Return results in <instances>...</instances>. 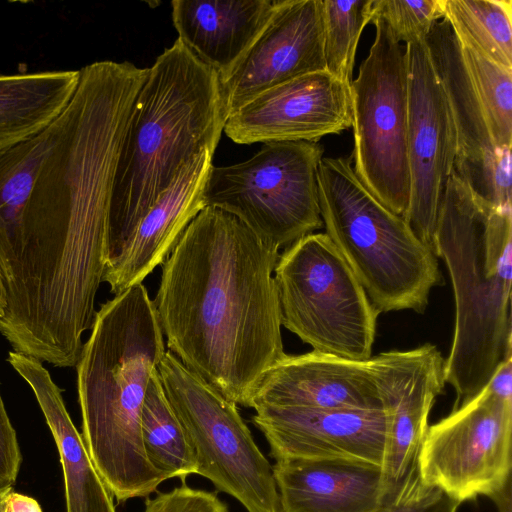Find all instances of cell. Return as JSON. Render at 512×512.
Masks as SVG:
<instances>
[{
	"mask_svg": "<svg viewBox=\"0 0 512 512\" xmlns=\"http://www.w3.org/2000/svg\"><path fill=\"white\" fill-rule=\"evenodd\" d=\"M351 125L350 84L318 71L251 99L227 118L223 132L237 144L317 142Z\"/></svg>",
	"mask_w": 512,
	"mask_h": 512,
	"instance_id": "15",
	"label": "cell"
},
{
	"mask_svg": "<svg viewBox=\"0 0 512 512\" xmlns=\"http://www.w3.org/2000/svg\"><path fill=\"white\" fill-rule=\"evenodd\" d=\"M3 512H42V508L36 499L11 489L7 494Z\"/></svg>",
	"mask_w": 512,
	"mask_h": 512,
	"instance_id": "33",
	"label": "cell"
},
{
	"mask_svg": "<svg viewBox=\"0 0 512 512\" xmlns=\"http://www.w3.org/2000/svg\"><path fill=\"white\" fill-rule=\"evenodd\" d=\"M373 0H322L326 71L350 84L356 50L364 27L371 22Z\"/></svg>",
	"mask_w": 512,
	"mask_h": 512,
	"instance_id": "28",
	"label": "cell"
},
{
	"mask_svg": "<svg viewBox=\"0 0 512 512\" xmlns=\"http://www.w3.org/2000/svg\"><path fill=\"white\" fill-rule=\"evenodd\" d=\"M425 43L455 124L457 152L453 172L486 202L512 207L511 150L497 146L463 62L458 39L445 18L434 23Z\"/></svg>",
	"mask_w": 512,
	"mask_h": 512,
	"instance_id": "14",
	"label": "cell"
},
{
	"mask_svg": "<svg viewBox=\"0 0 512 512\" xmlns=\"http://www.w3.org/2000/svg\"><path fill=\"white\" fill-rule=\"evenodd\" d=\"M144 512H229L216 492L191 488L182 482L168 492L145 499Z\"/></svg>",
	"mask_w": 512,
	"mask_h": 512,
	"instance_id": "30",
	"label": "cell"
},
{
	"mask_svg": "<svg viewBox=\"0 0 512 512\" xmlns=\"http://www.w3.org/2000/svg\"><path fill=\"white\" fill-rule=\"evenodd\" d=\"M406 49L410 197L403 218L433 250L441 199L454 171L456 129L447 94L434 69L425 39L406 44Z\"/></svg>",
	"mask_w": 512,
	"mask_h": 512,
	"instance_id": "13",
	"label": "cell"
},
{
	"mask_svg": "<svg viewBox=\"0 0 512 512\" xmlns=\"http://www.w3.org/2000/svg\"><path fill=\"white\" fill-rule=\"evenodd\" d=\"M7 361L32 389L55 440L63 470L66 511L116 512L113 497L69 416L62 389L41 361L15 351L8 353Z\"/></svg>",
	"mask_w": 512,
	"mask_h": 512,
	"instance_id": "22",
	"label": "cell"
},
{
	"mask_svg": "<svg viewBox=\"0 0 512 512\" xmlns=\"http://www.w3.org/2000/svg\"><path fill=\"white\" fill-rule=\"evenodd\" d=\"M385 410L370 359L354 361L311 351L285 355L262 377L250 408Z\"/></svg>",
	"mask_w": 512,
	"mask_h": 512,
	"instance_id": "19",
	"label": "cell"
},
{
	"mask_svg": "<svg viewBox=\"0 0 512 512\" xmlns=\"http://www.w3.org/2000/svg\"><path fill=\"white\" fill-rule=\"evenodd\" d=\"M167 399L194 449L198 472L247 512H281L272 465L237 405L188 370L170 351L158 365Z\"/></svg>",
	"mask_w": 512,
	"mask_h": 512,
	"instance_id": "9",
	"label": "cell"
},
{
	"mask_svg": "<svg viewBox=\"0 0 512 512\" xmlns=\"http://www.w3.org/2000/svg\"><path fill=\"white\" fill-rule=\"evenodd\" d=\"M372 23L374 41L350 83L353 168L384 206L403 217L410 197L407 49L384 20Z\"/></svg>",
	"mask_w": 512,
	"mask_h": 512,
	"instance_id": "10",
	"label": "cell"
},
{
	"mask_svg": "<svg viewBox=\"0 0 512 512\" xmlns=\"http://www.w3.org/2000/svg\"><path fill=\"white\" fill-rule=\"evenodd\" d=\"M444 17V0H373L371 22H386L402 44L425 39L430 29Z\"/></svg>",
	"mask_w": 512,
	"mask_h": 512,
	"instance_id": "29",
	"label": "cell"
},
{
	"mask_svg": "<svg viewBox=\"0 0 512 512\" xmlns=\"http://www.w3.org/2000/svg\"><path fill=\"white\" fill-rule=\"evenodd\" d=\"M491 499L496 503L499 512H511V484Z\"/></svg>",
	"mask_w": 512,
	"mask_h": 512,
	"instance_id": "34",
	"label": "cell"
},
{
	"mask_svg": "<svg viewBox=\"0 0 512 512\" xmlns=\"http://www.w3.org/2000/svg\"><path fill=\"white\" fill-rule=\"evenodd\" d=\"M512 398L486 385L429 426L419 455L425 487L459 502L490 499L511 484Z\"/></svg>",
	"mask_w": 512,
	"mask_h": 512,
	"instance_id": "11",
	"label": "cell"
},
{
	"mask_svg": "<svg viewBox=\"0 0 512 512\" xmlns=\"http://www.w3.org/2000/svg\"><path fill=\"white\" fill-rule=\"evenodd\" d=\"M90 330L75 366L85 446L119 503L147 498L167 479L149 463L141 437L148 383L166 352L146 287L103 303Z\"/></svg>",
	"mask_w": 512,
	"mask_h": 512,
	"instance_id": "3",
	"label": "cell"
},
{
	"mask_svg": "<svg viewBox=\"0 0 512 512\" xmlns=\"http://www.w3.org/2000/svg\"><path fill=\"white\" fill-rule=\"evenodd\" d=\"M281 512H378L381 467L350 461L277 460Z\"/></svg>",
	"mask_w": 512,
	"mask_h": 512,
	"instance_id": "21",
	"label": "cell"
},
{
	"mask_svg": "<svg viewBox=\"0 0 512 512\" xmlns=\"http://www.w3.org/2000/svg\"><path fill=\"white\" fill-rule=\"evenodd\" d=\"M6 290L3 282V277L0 268V320L4 317L6 311Z\"/></svg>",
	"mask_w": 512,
	"mask_h": 512,
	"instance_id": "35",
	"label": "cell"
},
{
	"mask_svg": "<svg viewBox=\"0 0 512 512\" xmlns=\"http://www.w3.org/2000/svg\"><path fill=\"white\" fill-rule=\"evenodd\" d=\"M21 461L16 432L0 393V491L12 488L16 482Z\"/></svg>",
	"mask_w": 512,
	"mask_h": 512,
	"instance_id": "31",
	"label": "cell"
},
{
	"mask_svg": "<svg viewBox=\"0 0 512 512\" xmlns=\"http://www.w3.org/2000/svg\"><path fill=\"white\" fill-rule=\"evenodd\" d=\"M11 489H12V488L7 489V490H4V491H0V512H3V509H4V505H5V500H6L7 494L9 493V491H10Z\"/></svg>",
	"mask_w": 512,
	"mask_h": 512,
	"instance_id": "36",
	"label": "cell"
},
{
	"mask_svg": "<svg viewBox=\"0 0 512 512\" xmlns=\"http://www.w3.org/2000/svg\"><path fill=\"white\" fill-rule=\"evenodd\" d=\"M276 2L174 0L172 21L178 39L223 82L269 21Z\"/></svg>",
	"mask_w": 512,
	"mask_h": 512,
	"instance_id": "20",
	"label": "cell"
},
{
	"mask_svg": "<svg viewBox=\"0 0 512 512\" xmlns=\"http://www.w3.org/2000/svg\"><path fill=\"white\" fill-rule=\"evenodd\" d=\"M352 155L322 157L317 174L327 236L349 265L377 312H423L442 284L438 258L406 220L361 182Z\"/></svg>",
	"mask_w": 512,
	"mask_h": 512,
	"instance_id": "6",
	"label": "cell"
},
{
	"mask_svg": "<svg viewBox=\"0 0 512 512\" xmlns=\"http://www.w3.org/2000/svg\"><path fill=\"white\" fill-rule=\"evenodd\" d=\"M277 248L237 216L205 206L162 264L154 305L170 351L224 397L250 408L285 355Z\"/></svg>",
	"mask_w": 512,
	"mask_h": 512,
	"instance_id": "2",
	"label": "cell"
},
{
	"mask_svg": "<svg viewBox=\"0 0 512 512\" xmlns=\"http://www.w3.org/2000/svg\"><path fill=\"white\" fill-rule=\"evenodd\" d=\"M147 74L127 61L79 70L16 232L0 254L10 321L71 339L92 327L118 158Z\"/></svg>",
	"mask_w": 512,
	"mask_h": 512,
	"instance_id": "1",
	"label": "cell"
},
{
	"mask_svg": "<svg viewBox=\"0 0 512 512\" xmlns=\"http://www.w3.org/2000/svg\"><path fill=\"white\" fill-rule=\"evenodd\" d=\"M388 417L382 474V506L421 496L419 455L437 396L443 393L445 358L435 345L391 350L371 357Z\"/></svg>",
	"mask_w": 512,
	"mask_h": 512,
	"instance_id": "12",
	"label": "cell"
},
{
	"mask_svg": "<svg viewBox=\"0 0 512 512\" xmlns=\"http://www.w3.org/2000/svg\"><path fill=\"white\" fill-rule=\"evenodd\" d=\"M141 437L151 466L167 480L197 474L194 449L164 392L158 370L150 377L141 410Z\"/></svg>",
	"mask_w": 512,
	"mask_h": 512,
	"instance_id": "24",
	"label": "cell"
},
{
	"mask_svg": "<svg viewBox=\"0 0 512 512\" xmlns=\"http://www.w3.org/2000/svg\"><path fill=\"white\" fill-rule=\"evenodd\" d=\"M274 279L282 326L313 351L371 358L379 313L326 233H310L285 248Z\"/></svg>",
	"mask_w": 512,
	"mask_h": 512,
	"instance_id": "7",
	"label": "cell"
},
{
	"mask_svg": "<svg viewBox=\"0 0 512 512\" xmlns=\"http://www.w3.org/2000/svg\"><path fill=\"white\" fill-rule=\"evenodd\" d=\"M433 251L447 266L454 294L445 381L456 393V408L512 357V207L486 202L453 172L441 199Z\"/></svg>",
	"mask_w": 512,
	"mask_h": 512,
	"instance_id": "5",
	"label": "cell"
},
{
	"mask_svg": "<svg viewBox=\"0 0 512 512\" xmlns=\"http://www.w3.org/2000/svg\"><path fill=\"white\" fill-rule=\"evenodd\" d=\"M458 41L512 70V1L444 0V17Z\"/></svg>",
	"mask_w": 512,
	"mask_h": 512,
	"instance_id": "26",
	"label": "cell"
},
{
	"mask_svg": "<svg viewBox=\"0 0 512 512\" xmlns=\"http://www.w3.org/2000/svg\"><path fill=\"white\" fill-rule=\"evenodd\" d=\"M78 81L79 70L0 73V152L48 126Z\"/></svg>",
	"mask_w": 512,
	"mask_h": 512,
	"instance_id": "23",
	"label": "cell"
},
{
	"mask_svg": "<svg viewBox=\"0 0 512 512\" xmlns=\"http://www.w3.org/2000/svg\"><path fill=\"white\" fill-rule=\"evenodd\" d=\"M214 153L203 150L180 170L171 185L139 220L105 268L103 282L119 294L162 265L195 216L206 206L205 188Z\"/></svg>",
	"mask_w": 512,
	"mask_h": 512,
	"instance_id": "18",
	"label": "cell"
},
{
	"mask_svg": "<svg viewBox=\"0 0 512 512\" xmlns=\"http://www.w3.org/2000/svg\"><path fill=\"white\" fill-rule=\"evenodd\" d=\"M318 71H326L322 0H277L257 39L221 82L227 118L264 91Z\"/></svg>",
	"mask_w": 512,
	"mask_h": 512,
	"instance_id": "17",
	"label": "cell"
},
{
	"mask_svg": "<svg viewBox=\"0 0 512 512\" xmlns=\"http://www.w3.org/2000/svg\"><path fill=\"white\" fill-rule=\"evenodd\" d=\"M57 117L37 134L0 152V254L16 232L38 171L56 137Z\"/></svg>",
	"mask_w": 512,
	"mask_h": 512,
	"instance_id": "25",
	"label": "cell"
},
{
	"mask_svg": "<svg viewBox=\"0 0 512 512\" xmlns=\"http://www.w3.org/2000/svg\"><path fill=\"white\" fill-rule=\"evenodd\" d=\"M460 503L439 488L429 487L421 496L383 506L378 512H457Z\"/></svg>",
	"mask_w": 512,
	"mask_h": 512,
	"instance_id": "32",
	"label": "cell"
},
{
	"mask_svg": "<svg viewBox=\"0 0 512 512\" xmlns=\"http://www.w3.org/2000/svg\"><path fill=\"white\" fill-rule=\"evenodd\" d=\"M226 119L218 75L177 38L149 68L131 108L115 173L107 263L182 167L203 150L215 152Z\"/></svg>",
	"mask_w": 512,
	"mask_h": 512,
	"instance_id": "4",
	"label": "cell"
},
{
	"mask_svg": "<svg viewBox=\"0 0 512 512\" xmlns=\"http://www.w3.org/2000/svg\"><path fill=\"white\" fill-rule=\"evenodd\" d=\"M323 152L317 142H272L245 161L213 165L205 204L237 216L266 245L285 249L323 227L317 182Z\"/></svg>",
	"mask_w": 512,
	"mask_h": 512,
	"instance_id": "8",
	"label": "cell"
},
{
	"mask_svg": "<svg viewBox=\"0 0 512 512\" xmlns=\"http://www.w3.org/2000/svg\"><path fill=\"white\" fill-rule=\"evenodd\" d=\"M459 42V41H458ZM460 44V43H459ZM462 59L497 146H512V70L460 44Z\"/></svg>",
	"mask_w": 512,
	"mask_h": 512,
	"instance_id": "27",
	"label": "cell"
},
{
	"mask_svg": "<svg viewBox=\"0 0 512 512\" xmlns=\"http://www.w3.org/2000/svg\"><path fill=\"white\" fill-rule=\"evenodd\" d=\"M254 425L277 460L350 461L382 466L386 410L312 409L260 405Z\"/></svg>",
	"mask_w": 512,
	"mask_h": 512,
	"instance_id": "16",
	"label": "cell"
}]
</instances>
